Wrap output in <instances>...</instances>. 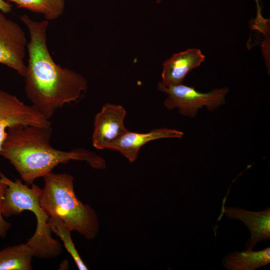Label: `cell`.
<instances>
[{"instance_id":"cell-3","label":"cell","mask_w":270,"mask_h":270,"mask_svg":"<svg viewBox=\"0 0 270 270\" xmlns=\"http://www.w3.org/2000/svg\"><path fill=\"white\" fill-rule=\"evenodd\" d=\"M40 204L48 216H56L72 231L87 240L94 238L99 232L97 215L89 205L76 195L74 178L67 173L50 172L44 177Z\"/></svg>"},{"instance_id":"cell-10","label":"cell","mask_w":270,"mask_h":270,"mask_svg":"<svg viewBox=\"0 0 270 270\" xmlns=\"http://www.w3.org/2000/svg\"><path fill=\"white\" fill-rule=\"evenodd\" d=\"M224 212L231 220L242 221L248 228L250 238L246 243V250H252L261 241L270 238V208L259 212L250 211L234 207H226Z\"/></svg>"},{"instance_id":"cell-17","label":"cell","mask_w":270,"mask_h":270,"mask_svg":"<svg viewBox=\"0 0 270 270\" xmlns=\"http://www.w3.org/2000/svg\"><path fill=\"white\" fill-rule=\"evenodd\" d=\"M12 4L5 0H0V12L4 14L11 12L12 10Z\"/></svg>"},{"instance_id":"cell-4","label":"cell","mask_w":270,"mask_h":270,"mask_svg":"<svg viewBox=\"0 0 270 270\" xmlns=\"http://www.w3.org/2000/svg\"><path fill=\"white\" fill-rule=\"evenodd\" d=\"M0 182L7 186L1 204L4 217L16 216L24 210H30L36 216L35 232L26 243L32 248L33 256L42 258L58 256L62 252V245L52 236L48 223L49 216L40 204L42 188L34 184L30 188L20 179L14 182L0 172Z\"/></svg>"},{"instance_id":"cell-16","label":"cell","mask_w":270,"mask_h":270,"mask_svg":"<svg viewBox=\"0 0 270 270\" xmlns=\"http://www.w3.org/2000/svg\"><path fill=\"white\" fill-rule=\"evenodd\" d=\"M6 188V184L0 182V236L3 238L6 236L8 230L11 228L10 223L4 219L1 212L2 202Z\"/></svg>"},{"instance_id":"cell-13","label":"cell","mask_w":270,"mask_h":270,"mask_svg":"<svg viewBox=\"0 0 270 270\" xmlns=\"http://www.w3.org/2000/svg\"><path fill=\"white\" fill-rule=\"evenodd\" d=\"M33 254L26 244L6 247L0 251V270H31Z\"/></svg>"},{"instance_id":"cell-11","label":"cell","mask_w":270,"mask_h":270,"mask_svg":"<svg viewBox=\"0 0 270 270\" xmlns=\"http://www.w3.org/2000/svg\"><path fill=\"white\" fill-rule=\"evenodd\" d=\"M205 58L201 50L196 48L173 54L163 63L162 83L166 86L182 84L187 74L200 66Z\"/></svg>"},{"instance_id":"cell-8","label":"cell","mask_w":270,"mask_h":270,"mask_svg":"<svg viewBox=\"0 0 270 270\" xmlns=\"http://www.w3.org/2000/svg\"><path fill=\"white\" fill-rule=\"evenodd\" d=\"M125 108L120 105L106 104L94 120L92 136L93 146L98 150L108 149L128 130L124 125Z\"/></svg>"},{"instance_id":"cell-15","label":"cell","mask_w":270,"mask_h":270,"mask_svg":"<svg viewBox=\"0 0 270 270\" xmlns=\"http://www.w3.org/2000/svg\"><path fill=\"white\" fill-rule=\"evenodd\" d=\"M48 223L52 232L54 233L63 242L64 246L74 260L80 270H87V266L83 262L71 237V230L58 217L50 216Z\"/></svg>"},{"instance_id":"cell-9","label":"cell","mask_w":270,"mask_h":270,"mask_svg":"<svg viewBox=\"0 0 270 270\" xmlns=\"http://www.w3.org/2000/svg\"><path fill=\"white\" fill-rule=\"evenodd\" d=\"M184 132L174 129L160 128L146 133H138L128 130L118 140L111 144L108 149L120 152L130 162L137 159L141 148L148 142L162 138H181Z\"/></svg>"},{"instance_id":"cell-6","label":"cell","mask_w":270,"mask_h":270,"mask_svg":"<svg viewBox=\"0 0 270 270\" xmlns=\"http://www.w3.org/2000/svg\"><path fill=\"white\" fill-rule=\"evenodd\" d=\"M20 125L51 127V122L32 105L0 90V150L7 130Z\"/></svg>"},{"instance_id":"cell-7","label":"cell","mask_w":270,"mask_h":270,"mask_svg":"<svg viewBox=\"0 0 270 270\" xmlns=\"http://www.w3.org/2000/svg\"><path fill=\"white\" fill-rule=\"evenodd\" d=\"M27 44L21 27L0 12V64L15 70L23 77L26 66L24 58Z\"/></svg>"},{"instance_id":"cell-14","label":"cell","mask_w":270,"mask_h":270,"mask_svg":"<svg viewBox=\"0 0 270 270\" xmlns=\"http://www.w3.org/2000/svg\"><path fill=\"white\" fill-rule=\"evenodd\" d=\"M17 7L42 14L46 20H53L62 14L65 0H5Z\"/></svg>"},{"instance_id":"cell-1","label":"cell","mask_w":270,"mask_h":270,"mask_svg":"<svg viewBox=\"0 0 270 270\" xmlns=\"http://www.w3.org/2000/svg\"><path fill=\"white\" fill-rule=\"evenodd\" d=\"M26 26L28 62L24 76V90L32 106L47 119L65 104L77 102L87 90L88 82L80 74L58 64L47 45L48 21L36 22L26 14L20 17Z\"/></svg>"},{"instance_id":"cell-12","label":"cell","mask_w":270,"mask_h":270,"mask_svg":"<svg viewBox=\"0 0 270 270\" xmlns=\"http://www.w3.org/2000/svg\"><path fill=\"white\" fill-rule=\"evenodd\" d=\"M270 262V248L258 251L234 252L222 259L223 266L228 270H254Z\"/></svg>"},{"instance_id":"cell-2","label":"cell","mask_w":270,"mask_h":270,"mask_svg":"<svg viewBox=\"0 0 270 270\" xmlns=\"http://www.w3.org/2000/svg\"><path fill=\"white\" fill-rule=\"evenodd\" d=\"M51 127L16 126L8 128L0 156L7 160L28 186L44 178L60 164L70 160L86 162L92 168L103 169L104 160L95 152L82 148L63 151L50 144Z\"/></svg>"},{"instance_id":"cell-18","label":"cell","mask_w":270,"mask_h":270,"mask_svg":"<svg viewBox=\"0 0 270 270\" xmlns=\"http://www.w3.org/2000/svg\"><path fill=\"white\" fill-rule=\"evenodd\" d=\"M162 0H156V2L158 3V4H159L161 2Z\"/></svg>"},{"instance_id":"cell-5","label":"cell","mask_w":270,"mask_h":270,"mask_svg":"<svg viewBox=\"0 0 270 270\" xmlns=\"http://www.w3.org/2000/svg\"><path fill=\"white\" fill-rule=\"evenodd\" d=\"M158 88L168 95L164 102L166 108L170 110L177 108L182 116L190 118H194L198 110L204 106L212 111L224 104L229 90L224 87L202 92L182 84L166 86L162 82L158 83Z\"/></svg>"}]
</instances>
